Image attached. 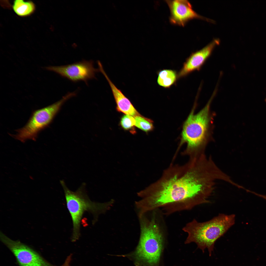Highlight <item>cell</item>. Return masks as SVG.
Here are the masks:
<instances>
[{
	"instance_id": "9a60e30c",
	"label": "cell",
	"mask_w": 266,
	"mask_h": 266,
	"mask_svg": "<svg viewBox=\"0 0 266 266\" xmlns=\"http://www.w3.org/2000/svg\"><path fill=\"white\" fill-rule=\"evenodd\" d=\"M120 123V126L125 130L129 131L132 134L136 133L134 128L135 121L133 116L124 115L121 118Z\"/></svg>"
},
{
	"instance_id": "277c9868",
	"label": "cell",
	"mask_w": 266,
	"mask_h": 266,
	"mask_svg": "<svg viewBox=\"0 0 266 266\" xmlns=\"http://www.w3.org/2000/svg\"><path fill=\"white\" fill-rule=\"evenodd\" d=\"M235 218L234 214H220L204 222H199L194 219L182 229L187 234L185 243L194 242L203 252L207 248L211 256L216 241L234 224Z\"/></svg>"
},
{
	"instance_id": "8fae6325",
	"label": "cell",
	"mask_w": 266,
	"mask_h": 266,
	"mask_svg": "<svg viewBox=\"0 0 266 266\" xmlns=\"http://www.w3.org/2000/svg\"><path fill=\"white\" fill-rule=\"evenodd\" d=\"M99 71L104 76L111 88L116 104L117 110L125 114L135 117L140 115L135 109L130 100L112 82L104 69L102 64L99 66Z\"/></svg>"
},
{
	"instance_id": "2e32d148",
	"label": "cell",
	"mask_w": 266,
	"mask_h": 266,
	"mask_svg": "<svg viewBox=\"0 0 266 266\" xmlns=\"http://www.w3.org/2000/svg\"><path fill=\"white\" fill-rule=\"evenodd\" d=\"M72 255L70 254L68 256L63 264L61 266H69L71 261Z\"/></svg>"
},
{
	"instance_id": "7c38bea8",
	"label": "cell",
	"mask_w": 266,
	"mask_h": 266,
	"mask_svg": "<svg viewBox=\"0 0 266 266\" xmlns=\"http://www.w3.org/2000/svg\"><path fill=\"white\" fill-rule=\"evenodd\" d=\"M157 82L159 85L165 88L171 87L176 82L178 75L175 71L164 69L158 72Z\"/></svg>"
},
{
	"instance_id": "5bb4252c",
	"label": "cell",
	"mask_w": 266,
	"mask_h": 266,
	"mask_svg": "<svg viewBox=\"0 0 266 266\" xmlns=\"http://www.w3.org/2000/svg\"><path fill=\"white\" fill-rule=\"evenodd\" d=\"M135 126L145 132L148 133L152 131L154 128L153 121L151 119L141 115L134 117Z\"/></svg>"
},
{
	"instance_id": "8992f818",
	"label": "cell",
	"mask_w": 266,
	"mask_h": 266,
	"mask_svg": "<svg viewBox=\"0 0 266 266\" xmlns=\"http://www.w3.org/2000/svg\"><path fill=\"white\" fill-rule=\"evenodd\" d=\"M75 95L74 92L68 93L55 103L34 110L25 125L17 130L12 136L23 143L29 140L35 141L39 133L51 123L64 103Z\"/></svg>"
},
{
	"instance_id": "5b68a950",
	"label": "cell",
	"mask_w": 266,
	"mask_h": 266,
	"mask_svg": "<svg viewBox=\"0 0 266 266\" xmlns=\"http://www.w3.org/2000/svg\"><path fill=\"white\" fill-rule=\"evenodd\" d=\"M63 189L67 207L72 221V239H78L80 235V229L82 218L86 212L93 215V223L97 221L99 216L110 209L113 203V200L104 203H99L91 201L86 190V185L83 183L76 191H73L67 187L63 180L60 181Z\"/></svg>"
},
{
	"instance_id": "6da1fadb",
	"label": "cell",
	"mask_w": 266,
	"mask_h": 266,
	"mask_svg": "<svg viewBox=\"0 0 266 266\" xmlns=\"http://www.w3.org/2000/svg\"><path fill=\"white\" fill-rule=\"evenodd\" d=\"M222 171L211 156L190 158L183 165L171 164L160 177L142 190L146 208L152 211L162 208L166 215L191 210L209 203L215 181L222 180Z\"/></svg>"
},
{
	"instance_id": "7a4b0ae2",
	"label": "cell",
	"mask_w": 266,
	"mask_h": 266,
	"mask_svg": "<svg viewBox=\"0 0 266 266\" xmlns=\"http://www.w3.org/2000/svg\"><path fill=\"white\" fill-rule=\"evenodd\" d=\"M215 95L213 93L205 106L197 113H195V103L184 122L178 149L186 144L183 155L193 158L205 154L206 147L212 138L215 114L211 112L210 106Z\"/></svg>"
},
{
	"instance_id": "30bf717a",
	"label": "cell",
	"mask_w": 266,
	"mask_h": 266,
	"mask_svg": "<svg viewBox=\"0 0 266 266\" xmlns=\"http://www.w3.org/2000/svg\"><path fill=\"white\" fill-rule=\"evenodd\" d=\"M220 42L219 39H215L202 49L192 53L184 63L178 75V78L186 76L194 71L199 70Z\"/></svg>"
},
{
	"instance_id": "9c48e42d",
	"label": "cell",
	"mask_w": 266,
	"mask_h": 266,
	"mask_svg": "<svg viewBox=\"0 0 266 266\" xmlns=\"http://www.w3.org/2000/svg\"><path fill=\"white\" fill-rule=\"evenodd\" d=\"M169 9V21L173 24L183 27L189 21L195 19L210 20L200 15L193 9L187 0H165Z\"/></svg>"
},
{
	"instance_id": "52a82bcc",
	"label": "cell",
	"mask_w": 266,
	"mask_h": 266,
	"mask_svg": "<svg viewBox=\"0 0 266 266\" xmlns=\"http://www.w3.org/2000/svg\"><path fill=\"white\" fill-rule=\"evenodd\" d=\"M46 69L54 72L62 77L73 82L83 81L96 78L99 69L94 66L93 61L83 60L72 64L60 66H49Z\"/></svg>"
},
{
	"instance_id": "4fadbf2b",
	"label": "cell",
	"mask_w": 266,
	"mask_h": 266,
	"mask_svg": "<svg viewBox=\"0 0 266 266\" xmlns=\"http://www.w3.org/2000/svg\"><path fill=\"white\" fill-rule=\"evenodd\" d=\"M12 7L17 15L22 17L30 15L35 10V5L33 2L31 1H24L22 0L14 1Z\"/></svg>"
},
{
	"instance_id": "e0dca14e",
	"label": "cell",
	"mask_w": 266,
	"mask_h": 266,
	"mask_svg": "<svg viewBox=\"0 0 266 266\" xmlns=\"http://www.w3.org/2000/svg\"><path fill=\"white\" fill-rule=\"evenodd\" d=\"M251 193H254V194H256V195H258V196H260L261 197H262L263 198H264V199H266V195H259V194H257V193H255L254 192H251Z\"/></svg>"
},
{
	"instance_id": "3957f363",
	"label": "cell",
	"mask_w": 266,
	"mask_h": 266,
	"mask_svg": "<svg viewBox=\"0 0 266 266\" xmlns=\"http://www.w3.org/2000/svg\"><path fill=\"white\" fill-rule=\"evenodd\" d=\"M151 216L139 218V241L135 252L137 259L144 266H158L164 246L165 233L161 223L162 216L156 211Z\"/></svg>"
},
{
	"instance_id": "ba28073f",
	"label": "cell",
	"mask_w": 266,
	"mask_h": 266,
	"mask_svg": "<svg viewBox=\"0 0 266 266\" xmlns=\"http://www.w3.org/2000/svg\"><path fill=\"white\" fill-rule=\"evenodd\" d=\"M1 240L13 253L21 266H48L36 252L18 241L13 240L0 232Z\"/></svg>"
}]
</instances>
